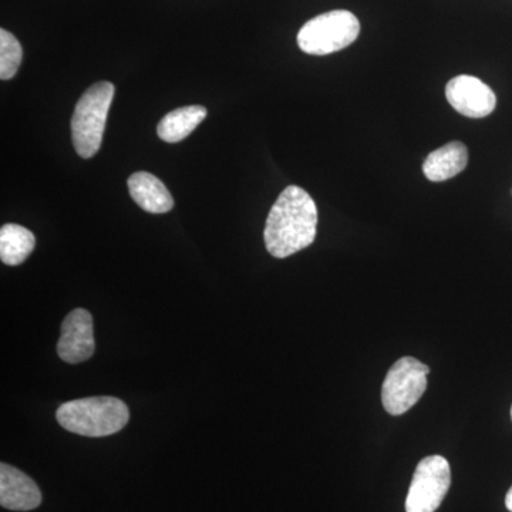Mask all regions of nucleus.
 <instances>
[{
  "instance_id": "obj_12",
  "label": "nucleus",
  "mask_w": 512,
  "mask_h": 512,
  "mask_svg": "<svg viewBox=\"0 0 512 512\" xmlns=\"http://www.w3.org/2000/svg\"><path fill=\"white\" fill-rule=\"evenodd\" d=\"M207 114V109L202 106H187L173 110L158 123V137L165 143H180L200 126Z\"/></svg>"
},
{
  "instance_id": "obj_10",
  "label": "nucleus",
  "mask_w": 512,
  "mask_h": 512,
  "mask_svg": "<svg viewBox=\"0 0 512 512\" xmlns=\"http://www.w3.org/2000/svg\"><path fill=\"white\" fill-rule=\"evenodd\" d=\"M131 198L136 201L141 210L150 214H165L174 207V200L170 191L153 174L140 171L131 175L127 181Z\"/></svg>"
},
{
  "instance_id": "obj_2",
  "label": "nucleus",
  "mask_w": 512,
  "mask_h": 512,
  "mask_svg": "<svg viewBox=\"0 0 512 512\" xmlns=\"http://www.w3.org/2000/svg\"><path fill=\"white\" fill-rule=\"evenodd\" d=\"M56 420L64 430L86 437L119 433L130 420L127 404L116 397L101 396L72 400L57 409Z\"/></svg>"
},
{
  "instance_id": "obj_15",
  "label": "nucleus",
  "mask_w": 512,
  "mask_h": 512,
  "mask_svg": "<svg viewBox=\"0 0 512 512\" xmlns=\"http://www.w3.org/2000/svg\"><path fill=\"white\" fill-rule=\"evenodd\" d=\"M505 505H507L508 510L512 512V487L510 491H508L507 497H505Z\"/></svg>"
},
{
  "instance_id": "obj_4",
  "label": "nucleus",
  "mask_w": 512,
  "mask_h": 512,
  "mask_svg": "<svg viewBox=\"0 0 512 512\" xmlns=\"http://www.w3.org/2000/svg\"><path fill=\"white\" fill-rule=\"evenodd\" d=\"M360 22L349 10H332L306 22L298 33V46L313 56L346 49L359 37Z\"/></svg>"
},
{
  "instance_id": "obj_14",
  "label": "nucleus",
  "mask_w": 512,
  "mask_h": 512,
  "mask_svg": "<svg viewBox=\"0 0 512 512\" xmlns=\"http://www.w3.org/2000/svg\"><path fill=\"white\" fill-rule=\"evenodd\" d=\"M22 57L19 40L8 30H0V79H13L18 73Z\"/></svg>"
},
{
  "instance_id": "obj_7",
  "label": "nucleus",
  "mask_w": 512,
  "mask_h": 512,
  "mask_svg": "<svg viewBox=\"0 0 512 512\" xmlns=\"http://www.w3.org/2000/svg\"><path fill=\"white\" fill-rule=\"evenodd\" d=\"M93 316L86 309H74L64 318L57 342V355L69 365H79L94 355Z\"/></svg>"
},
{
  "instance_id": "obj_16",
  "label": "nucleus",
  "mask_w": 512,
  "mask_h": 512,
  "mask_svg": "<svg viewBox=\"0 0 512 512\" xmlns=\"http://www.w3.org/2000/svg\"><path fill=\"white\" fill-rule=\"evenodd\" d=\"M511 419H512V407H511Z\"/></svg>"
},
{
  "instance_id": "obj_9",
  "label": "nucleus",
  "mask_w": 512,
  "mask_h": 512,
  "mask_svg": "<svg viewBox=\"0 0 512 512\" xmlns=\"http://www.w3.org/2000/svg\"><path fill=\"white\" fill-rule=\"evenodd\" d=\"M42 504L35 481L18 468L0 464V505L10 511H32Z\"/></svg>"
},
{
  "instance_id": "obj_11",
  "label": "nucleus",
  "mask_w": 512,
  "mask_h": 512,
  "mask_svg": "<svg viewBox=\"0 0 512 512\" xmlns=\"http://www.w3.org/2000/svg\"><path fill=\"white\" fill-rule=\"evenodd\" d=\"M468 151L460 141H453L429 154L423 164V173L433 183L450 180L466 170Z\"/></svg>"
},
{
  "instance_id": "obj_8",
  "label": "nucleus",
  "mask_w": 512,
  "mask_h": 512,
  "mask_svg": "<svg viewBox=\"0 0 512 512\" xmlns=\"http://www.w3.org/2000/svg\"><path fill=\"white\" fill-rule=\"evenodd\" d=\"M446 97L454 110L470 119H484L497 106V96L491 87L467 74L454 77L447 83Z\"/></svg>"
},
{
  "instance_id": "obj_1",
  "label": "nucleus",
  "mask_w": 512,
  "mask_h": 512,
  "mask_svg": "<svg viewBox=\"0 0 512 512\" xmlns=\"http://www.w3.org/2000/svg\"><path fill=\"white\" fill-rule=\"evenodd\" d=\"M318 227V208L303 188L291 185L279 195L266 218L265 247L275 258H288L311 247Z\"/></svg>"
},
{
  "instance_id": "obj_13",
  "label": "nucleus",
  "mask_w": 512,
  "mask_h": 512,
  "mask_svg": "<svg viewBox=\"0 0 512 512\" xmlns=\"http://www.w3.org/2000/svg\"><path fill=\"white\" fill-rule=\"evenodd\" d=\"M35 245V235L22 225L6 224L0 229V259L3 264H23L32 254Z\"/></svg>"
},
{
  "instance_id": "obj_5",
  "label": "nucleus",
  "mask_w": 512,
  "mask_h": 512,
  "mask_svg": "<svg viewBox=\"0 0 512 512\" xmlns=\"http://www.w3.org/2000/svg\"><path fill=\"white\" fill-rule=\"evenodd\" d=\"M429 366L416 357H402L397 360L382 386L384 410L392 416H402L416 406L427 389Z\"/></svg>"
},
{
  "instance_id": "obj_3",
  "label": "nucleus",
  "mask_w": 512,
  "mask_h": 512,
  "mask_svg": "<svg viewBox=\"0 0 512 512\" xmlns=\"http://www.w3.org/2000/svg\"><path fill=\"white\" fill-rule=\"evenodd\" d=\"M113 83L100 82L84 92L74 109L72 119L73 146L82 158L99 153L107 117L114 99Z\"/></svg>"
},
{
  "instance_id": "obj_6",
  "label": "nucleus",
  "mask_w": 512,
  "mask_h": 512,
  "mask_svg": "<svg viewBox=\"0 0 512 512\" xmlns=\"http://www.w3.org/2000/svg\"><path fill=\"white\" fill-rule=\"evenodd\" d=\"M451 468L446 458L429 456L417 464L406 498V512H436L450 490Z\"/></svg>"
}]
</instances>
